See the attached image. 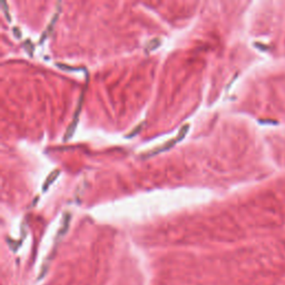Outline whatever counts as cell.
<instances>
[{
  "instance_id": "4",
  "label": "cell",
  "mask_w": 285,
  "mask_h": 285,
  "mask_svg": "<svg viewBox=\"0 0 285 285\" xmlns=\"http://www.w3.org/2000/svg\"><path fill=\"white\" fill-rule=\"evenodd\" d=\"M58 175H59V171L57 169V171L53 172V173H51V174L49 175V176H48V178H47V180L45 182V184H43V192L48 189V187H49V185H50L51 183H53L54 180L56 179V177L58 176Z\"/></svg>"
},
{
  "instance_id": "9",
  "label": "cell",
  "mask_w": 285,
  "mask_h": 285,
  "mask_svg": "<svg viewBox=\"0 0 285 285\" xmlns=\"http://www.w3.org/2000/svg\"><path fill=\"white\" fill-rule=\"evenodd\" d=\"M13 31H15V33H16V37H20V33H19V31L17 33V28H15V29H13Z\"/></svg>"
},
{
  "instance_id": "7",
  "label": "cell",
  "mask_w": 285,
  "mask_h": 285,
  "mask_svg": "<svg viewBox=\"0 0 285 285\" xmlns=\"http://www.w3.org/2000/svg\"><path fill=\"white\" fill-rule=\"evenodd\" d=\"M2 7H3V11H5V13H6V17L7 19L10 21V15H8V8H7V5L5 1H2Z\"/></svg>"
},
{
  "instance_id": "6",
  "label": "cell",
  "mask_w": 285,
  "mask_h": 285,
  "mask_svg": "<svg viewBox=\"0 0 285 285\" xmlns=\"http://www.w3.org/2000/svg\"><path fill=\"white\" fill-rule=\"evenodd\" d=\"M141 127H143V124H139V125H138L137 127L135 128V129H134V130H133V131H131L130 134H129V135H127V138H130V137H133V136H135V135L137 134L138 131L141 130Z\"/></svg>"
},
{
  "instance_id": "1",
  "label": "cell",
  "mask_w": 285,
  "mask_h": 285,
  "mask_svg": "<svg viewBox=\"0 0 285 285\" xmlns=\"http://www.w3.org/2000/svg\"><path fill=\"white\" fill-rule=\"evenodd\" d=\"M188 128H189V126H188V125H184L183 127L180 128V130H179V133H178V135H177L176 138H174V139H172V141H166V143H165V144L163 145L162 147H158V148H156V149H154L153 151H149V153H147L146 155H144L143 157H144V158L151 157V156H154V155L158 154V153L165 151L166 149H168V148L173 147V146L176 144L177 141H179L180 139H183L184 136H185V135L187 134V131H188Z\"/></svg>"
},
{
  "instance_id": "8",
  "label": "cell",
  "mask_w": 285,
  "mask_h": 285,
  "mask_svg": "<svg viewBox=\"0 0 285 285\" xmlns=\"http://www.w3.org/2000/svg\"><path fill=\"white\" fill-rule=\"evenodd\" d=\"M26 48L28 47V53H29V55H31L33 54V45H31V43L30 41H26Z\"/></svg>"
},
{
  "instance_id": "2",
  "label": "cell",
  "mask_w": 285,
  "mask_h": 285,
  "mask_svg": "<svg viewBox=\"0 0 285 285\" xmlns=\"http://www.w3.org/2000/svg\"><path fill=\"white\" fill-rule=\"evenodd\" d=\"M82 95L80 96V99H79L78 106H77V109H76L75 115H74V119H72L71 124L69 125L68 129L66 131L65 135V141H67L69 137H71L74 131H75L76 127H77V123H78V117H79V113H80V109H82Z\"/></svg>"
},
{
  "instance_id": "3",
  "label": "cell",
  "mask_w": 285,
  "mask_h": 285,
  "mask_svg": "<svg viewBox=\"0 0 285 285\" xmlns=\"http://www.w3.org/2000/svg\"><path fill=\"white\" fill-rule=\"evenodd\" d=\"M58 12H59V3H58V8H57V12L55 13V16L53 17V19H51V21H50V23L48 25V28H47V30L45 31V33H43V37H41V39H40V43H43V39L46 38L47 37V35L53 30V26L55 25V23H56V20H57V17H58Z\"/></svg>"
},
{
  "instance_id": "5",
  "label": "cell",
  "mask_w": 285,
  "mask_h": 285,
  "mask_svg": "<svg viewBox=\"0 0 285 285\" xmlns=\"http://www.w3.org/2000/svg\"><path fill=\"white\" fill-rule=\"evenodd\" d=\"M158 45H159V40L158 39H154V41L153 43H148V47H147V51L148 50H153V49H155L156 47H158Z\"/></svg>"
}]
</instances>
